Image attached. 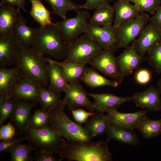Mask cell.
Instances as JSON below:
<instances>
[{"label": "cell", "instance_id": "681fc988", "mask_svg": "<svg viewBox=\"0 0 161 161\" xmlns=\"http://www.w3.org/2000/svg\"></svg>", "mask_w": 161, "mask_h": 161}, {"label": "cell", "instance_id": "ffe728a7", "mask_svg": "<svg viewBox=\"0 0 161 161\" xmlns=\"http://www.w3.org/2000/svg\"><path fill=\"white\" fill-rule=\"evenodd\" d=\"M39 93L40 87L24 77L16 85L9 96L14 100L31 101L38 103Z\"/></svg>", "mask_w": 161, "mask_h": 161}, {"label": "cell", "instance_id": "f1b7e54d", "mask_svg": "<svg viewBox=\"0 0 161 161\" xmlns=\"http://www.w3.org/2000/svg\"><path fill=\"white\" fill-rule=\"evenodd\" d=\"M82 81L91 88L103 86L115 88L119 84L117 81L109 80L101 75L92 68H88Z\"/></svg>", "mask_w": 161, "mask_h": 161}, {"label": "cell", "instance_id": "f35d334b", "mask_svg": "<svg viewBox=\"0 0 161 161\" xmlns=\"http://www.w3.org/2000/svg\"><path fill=\"white\" fill-rule=\"evenodd\" d=\"M71 111L75 120L79 124L86 123L89 117L95 113V112H87L79 108L72 110Z\"/></svg>", "mask_w": 161, "mask_h": 161}, {"label": "cell", "instance_id": "277c9868", "mask_svg": "<svg viewBox=\"0 0 161 161\" xmlns=\"http://www.w3.org/2000/svg\"><path fill=\"white\" fill-rule=\"evenodd\" d=\"M32 47L43 55H49L56 60L65 58L67 45L60 38L54 23L37 28Z\"/></svg>", "mask_w": 161, "mask_h": 161}, {"label": "cell", "instance_id": "ab89813d", "mask_svg": "<svg viewBox=\"0 0 161 161\" xmlns=\"http://www.w3.org/2000/svg\"><path fill=\"white\" fill-rule=\"evenodd\" d=\"M25 140L26 138L25 137L20 138L13 137L7 140H1L0 142V152L9 153L13 147Z\"/></svg>", "mask_w": 161, "mask_h": 161}, {"label": "cell", "instance_id": "ba28073f", "mask_svg": "<svg viewBox=\"0 0 161 161\" xmlns=\"http://www.w3.org/2000/svg\"><path fill=\"white\" fill-rule=\"evenodd\" d=\"M149 16L141 13L136 18L122 23L118 27L119 48L128 47L139 36L150 21Z\"/></svg>", "mask_w": 161, "mask_h": 161}, {"label": "cell", "instance_id": "7bdbcfd3", "mask_svg": "<svg viewBox=\"0 0 161 161\" xmlns=\"http://www.w3.org/2000/svg\"><path fill=\"white\" fill-rule=\"evenodd\" d=\"M33 156L35 161H61L55 154L43 151L39 149L35 151Z\"/></svg>", "mask_w": 161, "mask_h": 161}, {"label": "cell", "instance_id": "60d3db41", "mask_svg": "<svg viewBox=\"0 0 161 161\" xmlns=\"http://www.w3.org/2000/svg\"><path fill=\"white\" fill-rule=\"evenodd\" d=\"M16 130L14 127L10 123L1 126L0 129V139L7 140L14 137Z\"/></svg>", "mask_w": 161, "mask_h": 161}, {"label": "cell", "instance_id": "83f0119b", "mask_svg": "<svg viewBox=\"0 0 161 161\" xmlns=\"http://www.w3.org/2000/svg\"><path fill=\"white\" fill-rule=\"evenodd\" d=\"M63 69L67 83L82 81L88 67L86 64L75 62H59L53 60Z\"/></svg>", "mask_w": 161, "mask_h": 161}, {"label": "cell", "instance_id": "d6a6232c", "mask_svg": "<svg viewBox=\"0 0 161 161\" xmlns=\"http://www.w3.org/2000/svg\"><path fill=\"white\" fill-rule=\"evenodd\" d=\"M46 87H40V93L38 103L41 110L48 112L62 101L60 94L55 93Z\"/></svg>", "mask_w": 161, "mask_h": 161}, {"label": "cell", "instance_id": "d6986e66", "mask_svg": "<svg viewBox=\"0 0 161 161\" xmlns=\"http://www.w3.org/2000/svg\"><path fill=\"white\" fill-rule=\"evenodd\" d=\"M20 9L14 5H0V36L13 34L19 19Z\"/></svg>", "mask_w": 161, "mask_h": 161}, {"label": "cell", "instance_id": "836d02e7", "mask_svg": "<svg viewBox=\"0 0 161 161\" xmlns=\"http://www.w3.org/2000/svg\"><path fill=\"white\" fill-rule=\"evenodd\" d=\"M38 148L31 145L20 144L15 145L10 150L11 161H32L33 158L30 156V153Z\"/></svg>", "mask_w": 161, "mask_h": 161}, {"label": "cell", "instance_id": "bcb514c9", "mask_svg": "<svg viewBox=\"0 0 161 161\" xmlns=\"http://www.w3.org/2000/svg\"><path fill=\"white\" fill-rule=\"evenodd\" d=\"M9 4L18 6V3L16 0H1L0 5Z\"/></svg>", "mask_w": 161, "mask_h": 161}, {"label": "cell", "instance_id": "7402d4cb", "mask_svg": "<svg viewBox=\"0 0 161 161\" xmlns=\"http://www.w3.org/2000/svg\"><path fill=\"white\" fill-rule=\"evenodd\" d=\"M128 0H117L112 6L114 12L113 25L120 24L138 16L140 13L138 7Z\"/></svg>", "mask_w": 161, "mask_h": 161}, {"label": "cell", "instance_id": "1f68e13d", "mask_svg": "<svg viewBox=\"0 0 161 161\" xmlns=\"http://www.w3.org/2000/svg\"><path fill=\"white\" fill-rule=\"evenodd\" d=\"M32 7L30 14L41 26L45 27L52 24L50 17L51 13L41 2V0H30Z\"/></svg>", "mask_w": 161, "mask_h": 161}, {"label": "cell", "instance_id": "f6af8a7d", "mask_svg": "<svg viewBox=\"0 0 161 161\" xmlns=\"http://www.w3.org/2000/svg\"><path fill=\"white\" fill-rule=\"evenodd\" d=\"M150 21L161 28V5L158 7L155 13L150 18Z\"/></svg>", "mask_w": 161, "mask_h": 161}, {"label": "cell", "instance_id": "2e32d148", "mask_svg": "<svg viewBox=\"0 0 161 161\" xmlns=\"http://www.w3.org/2000/svg\"><path fill=\"white\" fill-rule=\"evenodd\" d=\"M131 97L137 107L151 112L161 110V95L155 86H151L143 92H135Z\"/></svg>", "mask_w": 161, "mask_h": 161}, {"label": "cell", "instance_id": "52a82bcc", "mask_svg": "<svg viewBox=\"0 0 161 161\" xmlns=\"http://www.w3.org/2000/svg\"><path fill=\"white\" fill-rule=\"evenodd\" d=\"M90 14L86 10L77 12L73 18L63 19L55 23L59 36L67 45L72 44L85 31L90 18Z\"/></svg>", "mask_w": 161, "mask_h": 161}, {"label": "cell", "instance_id": "5b68a950", "mask_svg": "<svg viewBox=\"0 0 161 161\" xmlns=\"http://www.w3.org/2000/svg\"><path fill=\"white\" fill-rule=\"evenodd\" d=\"M24 133L29 144L49 153L59 154L66 144L65 140L55 131L49 124L40 129L28 128Z\"/></svg>", "mask_w": 161, "mask_h": 161}, {"label": "cell", "instance_id": "5bb4252c", "mask_svg": "<svg viewBox=\"0 0 161 161\" xmlns=\"http://www.w3.org/2000/svg\"><path fill=\"white\" fill-rule=\"evenodd\" d=\"M38 103L31 101L14 100L10 118L20 132L24 133L29 128L31 110Z\"/></svg>", "mask_w": 161, "mask_h": 161}, {"label": "cell", "instance_id": "8d00e7d4", "mask_svg": "<svg viewBox=\"0 0 161 161\" xmlns=\"http://www.w3.org/2000/svg\"><path fill=\"white\" fill-rule=\"evenodd\" d=\"M14 100L10 96L0 95V124L1 126L8 118L12 112Z\"/></svg>", "mask_w": 161, "mask_h": 161}, {"label": "cell", "instance_id": "9c48e42d", "mask_svg": "<svg viewBox=\"0 0 161 161\" xmlns=\"http://www.w3.org/2000/svg\"><path fill=\"white\" fill-rule=\"evenodd\" d=\"M83 34L97 41L103 49L114 52L119 49L118 27L113 25L108 27H97L89 22Z\"/></svg>", "mask_w": 161, "mask_h": 161}, {"label": "cell", "instance_id": "ac0fdd59", "mask_svg": "<svg viewBox=\"0 0 161 161\" xmlns=\"http://www.w3.org/2000/svg\"><path fill=\"white\" fill-rule=\"evenodd\" d=\"M116 58L120 72L124 77L131 74L144 59V56L138 53L132 43Z\"/></svg>", "mask_w": 161, "mask_h": 161}, {"label": "cell", "instance_id": "44dd1931", "mask_svg": "<svg viewBox=\"0 0 161 161\" xmlns=\"http://www.w3.org/2000/svg\"><path fill=\"white\" fill-rule=\"evenodd\" d=\"M24 76L21 70L15 66L0 68V95L9 96L17 83Z\"/></svg>", "mask_w": 161, "mask_h": 161}, {"label": "cell", "instance_id": "484cf974", "mask_svg": "<svg viewBox=\"0 0 161 161\" xmlns=\"http://www.w3.org/2000/svg\"><path fill=\"white\" fill-rule=\"evenodd\" d=\"M110 125L106 114L96 112L89 117L84 127L93 138L106 133Z\"/></svg>", "mask_w": 161, "mask_h": 161}, {"label": "cell", "instance_id": "3957f363", "mask_svg": "<svg viewBox=\"0 0 161 161\" xmlns=\"http://www.w3.org/2000/svg\"><path fill=\"white\" fill-rule=\"evenodd\" d=\"M66 105L62 100L49 112L48 123L59 135L66 140L87 143L93 139L86 130L80 124L72 121L64 112Z\"/></svg>", "mask_w": 161, "mask_h": 161}, {"label": "cell", "instance_id": "7a4b0ae2", "mask_svg": "<svg viewBox=\"0 0 161 161\" xmlns=\"http://www.w3.org/2000/svg\"><path fill=\"white\" fill-rule=\"evenodd\" d=\"M24 77L39 87H46L49 83L48 63L45 57L32 47L22 48L15 65Z\"/></svg>", "mask_w": 161, "mask_h": 161}, {"label": "cell", "instance_id": "c3c4849f", "mask_svg": "<svg viewBox=\"0 0 161 161\" xmlns=\"http://www.w3.org/2000/svg\"><path fill=\"white\" fill-rule=\"evenodd\" d=\"M157 88L161 95V76L157 82Z\"/></svg>", "mask_w": 161, "mask_h": 161}, {"label": "cell", "instance_id": "d590c367", "mask_svg": "<svg viewBox=\"0 0 161 161\" xmlns=\"http://www.w3.org/2000/svg\"><path fill=\"white\" fill-rule=\"evenodd\" d=\"M49 112H44L41 109H36L32 115L29 128L39 129L47 126L49 124Z\"/></svg>", "mask_w": 161, "mask_h": 161}, {"label": "cell", "instance_id": "e575fe53", "mask_svg": "<svg viewBox=\"0 0 161 161\" xmlns=\"http://www.w3.org/2000/svg\"><path fill=\"white\" fill-rule=\"evenodd\" d=\"M147 53L149 64L157 73H161V40L153 46Z\"/></svg>", "mask_w": 161, "mask_h": 161}, {"label": "cell", "instance_id": "4dcf8cb0", "mask_svg": "<svg viewBox=\"0 0 161 161\" xmlns=\"http://www.w3.org/2000/svg\"><path fill=\"white\" fill-rule=\"evenodd\" d=\"M137 129L147 140L155 138L161 134V119L153 120L146 117L140 122Z\"/></svg>", "mask_w": 161, "mask_h": 161}, {"label": "cell", "instance_id": "cb8c5ba5", "mask_svg": "<svg viewBox=\"0 0 161 161\" xmlns=\"http://www.w3.org/2000/svg\"><path fill=\"white\" fill-rule=\"evenodd\" d=\"M37 30V28H32L27 25L26 19L20 13L13 35L22 48H29L32 46Z\"/></svg>", "mask_w": 161, "mask_h": 161}, {"label": "cell", "instance_id": "6da1fadb", "mask_svg": "<svg viewBox=\"0 0 161 161\" xmlns=\"http://www.w3.org/2000/svg\"><path fill=\"white\" fill-rule=\"evenodd\" d=\"M108 142L99 140L84 143L66 140V144L58 156L61 161H111L112 157L109 152Z\"/></svg>", "mask_w": 161, "mask_h": 161}, {"label": "cell", "instance_id": "e0dca14e", "mask_svg": "<svg viewBox=\"0 0 161 161\" xmlns=\"http://www.w3.org/2000/svg\"><path fill=\"white\" fill-rule=\"evenodd\" d=\"M94 100V108L97 112L107 113L117 109L123 103L131 100V97H120L112 93H87Z\"/></svg>", "mask_w": 161, "mask_h": 161}, {"label": "cell", "instance_id": "30bf717a", "mask_svg": "<svg viewBox=\"0 0 161 161\" xmlns=\"http://www.w3.org/2000/svg\"><path fill=\"white\" fill-rule=\"evenodd\" d=\"M114 53L109 50L103 49L88 64L103 74L121 83L124 77L120 72Z\"/></svg>", "mask_w": 161, "mask_h": 161}, {"label": "cell", "instance_id": "f546056e", "mask_svg": "<svg viewBox=\"0 0 161 161\" xmlns=\"http://www.w3.org/2000/svg\"><path fill=\"white\" fill-rule=\"evenodd\" d=\"M50 5L51 13L61 17L66 18V14L69 11L77 13L81 10L80 5L71 0H44Z\"/></svg>", "mask_w": 161, "mask_h": 161}, {"label": "cell", "instance_id": "8992f818", "mask_svg": "<svg viewBox=\"0 0 161 161\" xmlns=\"http://www.w3.org/2000/svg\"><path fill=\"white\" fill-rule=\"evenodd\" d=\"M103 49L97 41L83 34L67 45V55L63 62L86 64Z\"/></svg>", "mask_w": 161, "mask_h": 161}, {"label": "cell", "instance_id": "ee69618b", "mask_svg": "<svg viewBox=\"0 0 161 161\" xmlns=\"http://www.w3.org/2000/svg\"><path fill=\"white\" fill-rule=\"evenodd\" d=\"M114 0H85L84 4L80 5L81 9L86 10H95L100 6L109 4Z\"/></svg>", "mask_w": 161, "mask_h": 161}, {"label": "cell", "instance_id": "74e56055", "mask_svg": "<svg viewBox=\"0 0 161 161\" xmlns=\"http://www.w3.org/2000/svg\"><path fill=\"white\" fill-rule=\"evenodd\" d=\"M133 3L140 13L146 12L154 14L160 6L161 0H128Z\"/></svg>", "mask_w": 161, "mask_h": 161}, {"label": "cell", "instance_id": "4316f807", "mask_svg": "<svg viewBox=\"0 0 161 161\" xmlns=\"http://www.w3.org/2000/svg\"><path fill=\"white\" fill-rule=\"evenodd\" d=\"M114 19L113 7L108 4L96 9L89 22L95 26L108 27L112 25Z\"/></svg>", "mask_w": 161, "mask_h": 161}, {"label": "cell", "instance_id": "603a6c76", "mask_svg": "<svg viewBox=\"0 0 161 161\" xmlns=\"http://www.w3.org/2000/svg\"><path fill=\"white\" fill-rule=\"evenodd\" d=\"M48 63L49 84L47 89L56 94L64 92L67 84L62 68L53 60L45 58Z\"/></svg>", "mask_w": 161, "mask_h": 161}, {"label": "cell", "instance_id": "4fadbf2b", "mask_svg": "<svg viewBox=\"0 0 161 161\" xmlns=\"http://www.w3.org/2000/svg\"><path fill=\"white\" fill-rule=\"evenodd\" d=\"M22 48L13 34L0 36V66L15 65Z\"/></svg>", "mask_w": 161, "mask_h": 161}, {"label": "cell", "instance_id": "8fae6325", "mask_svg": "<svg viewBox=\"0 0 161 161\" xmlns=\"http://www.w3.org/2000/svg\"><path fill=\"white\" fill-rule=\"evenodd\" d=\"M65 95L63 101L71 110L80 107L86 108L89 112L95 111L94 103L88 99L86 93L79 82L67 83L64 89Z\"/></svg>", "mask_w": 161, "mask_h": 161}, {"label": "cell", "instance_id": "d4e9b609", "mask_svg": "<svg viewBox=\"0 0 161 161\" xmlns=\"http://www.w3.org/2000/svg\"><path fill=\"white\" fill-rule=\"evenodd\" d=\"M106 133L108 136V142L113 140L132 146H136L140 143L137 134L132 129L110 125Z\"/></svg>", "mask_w": 161, "mask_h": 161}, {"label": "cell", "instance_id": "7dc6e473", "mask_svg": "<svg viewBox=\"0 0 161 161\" xmlns=\"http://www.w3.org/2000/svg\"><path fill=\"white\" fill-rule=\"evenodd\" d=\"M26 0H16L18 3V8L22 9L24 12H26V10L25 8V1Z\"/></svg>", "mask_w": 161, "mask_h": 161}, {"label": "cell", "instance_id": "b9f144b4", "mask_svg": "<svg viewBox=\"0 0 161 161\" xmlns=\"http://www.w3.org/2000/svg\"><path fill=\"white\" fill-rule=\"evenodd\" d=\"M136 81L139 84L145 85L148 83L151 78L150 72L146 69H142L138 70L135 75Z\"/></svg>", "mask_w": 161, "mask_h": 161}, {"label": "cell", "instance_id": "9a60e30c", "mask_svg": "<svg viewBox=\"0 0 161 161\" xmlns=\"http://www.w3.org/2000/svg\"><path fill=\"white\" fill-rule=\"evenodd\" d=\"M147 110L132 113H123L117 109L108 111L106 114L111 125L133 130L137 129L140 122L147 117Z\"/></svg>", "mask_w": 161, "mask_h": 161}, {"label": "cell", "instance_id": "7c38bea8", "mask_svg": "<svg viewBox=\"0 0 161 161\" xmlns=\"http://www.w3.org/2000/svg\"><path fill=\"white\" fill-rule=\"evenodd\" d=\"M161 40V28L149 21L138 38L132 43L138 53L144 56L148 50Z\"/></svg>", "mask_w": 161, "mask_h": 161}]
</instances>
